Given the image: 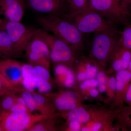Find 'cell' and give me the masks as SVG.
I'll use <instances>...</instances> for the list:
<instances>
[{
    "label": "cell",
    "mask_w": 131,
    "mask_h": 131,
    "mask_svg": "<svg viewBox=\"0 0 131 131\" xmlns=\"http://www.w3.org/2000/svg\"><path fill=\"white\" fill-rule=\"evenodd\" d=\"M35 37L42 39L48 46L52 62L63 64L69 67L74 63L77 52L63 40L47 31L40 30H37Z\"/></svg>",
    "instance_id": "cell-3"
},
{
    "label": "cell",
    "mask_w": 131,
    "mask_h": 131,
    "mask_svg": "<svg viewBox=\"0 0 131 131\" xmlns=\"http://www.w3.org/2000/svg\"><path fill=\"white\" fill-rule=\"evenodd\" d=\"M29 7L34 11L62 16L69 11L66 5L67 0H26Z\"/></svg>",
    "instance_id": "cell-11"
},
{
    "label": "cell",
    "mask_w": 131,
    "mask_h": 131,
    "mask_svg": "<svg viewBox=\"0 0 131 131\" xmlns=\"http://www.w3.org/2000/svg\"><path fill=\"white\" fill-rule=\"evenodd\" d=\"M108 96L114 100L116 91V81L115 77H112L108 80L107 84V90Z\"/></svg>",
    "instance_id": "cell-27"
},
{
    "label": "cell",
    "mask_w": 131,
    "mask_h": 131,
    "mask_svg": "<svg viewBox=\"0 0 131 131\" xmlns=\"http://www.w3.org/2000/svg\"><path fill=\"white\" fill-rule=\"evenodd\" d=\"M127 69H128L130 72H131V60L130 61V63H129V66H128V68Z\"/></svg>",
    "instance_id": "cell-41"
},
{
    "label": "cell",
    "mask_w": 131,
    "mask_h": 131,
    "mask_svg": "<svg viewBox=\"0 0 131 131\" xmlns=\"http://www.w3.org/2000/svg\"><path fill=\"white\" fill-rule=\"evenodd\" d=\"M99 92L101 93H103L106 91L107 84H99Z\"/></svg>",
    "instance_id": "cell-39"
},
{
    "label": "cell",
    "mask_w": 131,
    "mask_h": 131,
    "mask_svg": "<svg viewBox=\"0 0 131 131\" xmlns=\"http://www.w3.org/2000/svg\"><path fill=\"white\" fill-rule=\"evenodd\" d=\"M69 6V12L63 16L67 17L93 10L89 0H67Z\"/></svg>",
    "instance_id": "cell-19"
},
{
    "label": "cell",
    "mask_w": 131,
    "mask_h": 131,
    "mask_svg": "<svg viewBox=\"0 0 131 131\" xmlns=\"http://www.w3.org/2000/svg\"><path fill=\"white\" fill-rule=\"evenodd\" d=\"M76 77L77 80L80 82L84 81V80H86V73L84 70H80L76 76Z\"/></svg>",
    "instance_id": "cell-36"
},
{
    "label": "cell",
    "mask_w": 131,
    "mask_h": 131,
    "mask_svg": "<svg viewBox=\"0 0 131 131\" xmlns=\"http://www.w3.org/2000/svg\"><path fill=\"white\" fill-rule=\"evenodd\" d=\"M20 57L6 33L0 30V58L15 59Z\"/></svg>",
    "instance_id": "cell-16"
},
{
    "label": "cell",
    "mask_w": 131,
    "mask_h": 131,
    "mask_svg": "<svg viewBox=\"0 0 131 131\" xmlns=\"http://www.w3.org/2000/svg\"><path fill=\"white\" fill-rule=\"evenodd\" d=\"M25 12L24 0H1L0 14L11 21L21 22Z\"/></svg>",
    "instance_id": "cell-13"
},
{
    "label": "cell",
    "mask_w": 131,
    "mask_h": 131,
    "mask_svg": "<svg viewBox=\"0 0 131 131\" xmlns=\"http://www.w3.org/2000/svg\"><path fill=\"white\" fill-rule=\"evenodd\" d=\"M131 60V50L125 48L117 43L108 61L109 72L116 73L127 69Z\"/></svg>",
    "instance_id": "cell-12"
},
{
    "label": "cell",
    "mask_w": 131,
    "mask_h": 131,
    "mask_svg": "<svg viewBox=\"0 0 131 131\" xmlns=\"http://www.w3.org/2000/svg\"><path fill=\"white\" fill-rule=\"evenodd\" d=\"M9 112H32L27 105L18 103H15L12 107Z\"/></svg>",
    "instance_id": "cell-31"
},
{
    "label": "cell",
    "mask_w": 131,
    "mask_h": 131,
    "mask_svg": "<svg viewBox=\"0 0 131 131\" xmlns=\"http://www.w3.org/2000/svg\"><path fill=\"white\" fill-rule=\"evenodd\" d=\"M1 0H0V2H1Z\"/></svg>",
    "instance_id": "cell-42"
},
{
    "label": "cell",
    "mask_w": 131,
    "mask_h": 131,
    "mask_svg": "<svg viewBox=\"0 0 131 131\" xmlns=\"http://www.w3.org/2000/svg\"><path fill=\"white\" fill-rule=\"evenodd\" d=\"M96 79L99 84H107L108 78L104 72L102 71L98 72L96 75Z\"/></svg>",
    "instance_id": "cell-34"
},
{
    "label": "cell",
    "mask_w": 131,
    "mask_h": 131,
    "mask_svg": "<svg viewBox=\"0 0 131 131\" xmlns=\"http://www.w3.org/2000/svg\"><path fill=\"white\" fill-rule=\"evenodd\" d=\"M25 52L28 63L34 66H42L50 71V51L48 46L42 39L37 37L33 39Z\"/></svg>",
    "instance_id": "cell-8"
},
{
    "label": "cell",
    "mask_w": 131,
    "mask_h": 131,
    "mask_svg": "<svg viewBox=\"0 0 131 131\" xmlns=\"http://www.w3.org/2000/svg\"><path fill=\"white\" fill-rule=\"evenodd\" d=\"M34 68V66H33L29 63H22V72L24 79L35 77Z\"/></svg>",
    "instance_id": "cell-30"
},
{
    "label": "cell",
    "mask_w": 131,
    "mask_h": 131,
    "mask_svg": "<svg viewBox=\"0 0 131 131\" xmlns=\"http://www.w3.org/2000/svg\"><path fill=\"white\" fill-rule=\"evenodd\" d=\"M34 75L38 81L39 93L47 94L51 93L53 88V81L50 70L42 66H34Z\"/></svg>",
    "instance_id": "cell-15"
},
{
    "label": "cell",
    "mask_w": 131,
    "mask_h": 131,
    "mask_svg": "<svg viewBox=\"0 0 131 131\" xmlns=\"http://www.w3.org/2000/svg\"><path fill=\"white\" fill-rule=\"evenodd\" d=\"M123 30L120 31L118 43L125 48L131 50V24L125 25Z\"/></svg>",
    "instance_id": "cell-23"
},
{
    "label": "cell",
    "mask_w": 131,
    "mask_h": 131,
    "mask_svg": "<svg viewBox=\"0 0 131 131\" xmlns=\"http://www.w3.org/2000/svg\"><path fill=\"white\" fill-rule=\"evenodd\" d=\"M3 111L0 107V131H3L2 125V120Z\"/></svg>",
    "instance_id": "cell-40"
},
{
    "label": "cell",
    "mask_w": 131,
    "mask_h": 131,
    "mask_svg": "<svg viewBox=\"0 0 131 131\" xmlns=\"http://www.w3.org/2000/svg\"><path fill=\"white\" fill-rule=\"evenodd\" d=\"M121 4L124 11L130 17L131 16V0H120Z\"/></svg>",
    "instance_id": "cell-33"
},
{
    "label": "cell",
    "mask_w": 131,
    "mask_h": 131,
    "mask_svg": "<svg viewBox=\"0 0 131 131\" xmlns=\"http://www.w3.org/2000/svg\"><path fill=\"white\" fill-rule=\"evenodd\" d=\"M22 64L14 59L0 58V75L19 89L24 88Z\"/></svg>",
    "instance_id": "cell-10"
},
{
    "label": "cell",
    "mask_w": 131,
    "mask_h": 131,
    "mask_svg": "<svg viewBox=\"0 0 131 131\" xmlns=\"http://www.w3.org/2000/svg\"><path fill=\"white\" fill-rule=\"evenodd\" d=\"M63 18L74 24L84 34L106 31L117 27L94 10Z\"/></svg>",
    "instance_id": "cell-5"
},
{
    "label": "cell",
    "mask_w": 131,
    "mask_h": 131,
    "mask_svg": "<svg viewBox=\"0 0 131 131\" xmlns=\"http://www.w3.org/2000/svg\"><path fill=\"white\" fill-rule=\"evenodd\" d=\"M91 8L118 25L128 24L130 18L122 8L120 0H89Z\"/></svg>",
    "instance_id": "cell-7"
},
{
    "label": "cell",
    "mask_w": 131,
    "mask_h": 131,
    "mask_svg": "<svg viewBox=\"0 0 131 131\" xmlns=\"http://www.w3.org/2000/svg\"><path fill=\"white\" fill-rule=\"evenodd\" d=\"M125 102L131 108V82L127 91L125 98Z\"/></svg>",
    "instance_id": "cell-35"
},
{
    "label": "cell",
    "mask_w": 131,
    "mask_h": 131,
    "mask_svg": "<svg viewBox=\"0 0 131 131\" xmlns=\"http://www.w3.org/2000/svg\"><path fill=\"white\" fill-rule=\"evenodd\" d=\"M116 91L112 107L114 109L122 108L125 102L127 91L131 82V72L128 69L116 73Z\"/></svg>",
    "instance_id": "cell-14"
},
{
    "label": "cell",
    "mask_w": 131,
    "mask_h": 131,
    "mask_svg": "<svg viewBox=\"0 0 131 131\" xmlns=\"http://www.w3.org/2000/svg\"><path fill=\"white\" fill-rule=\"evenodd\" d=\"M19 94L31 112L37 111V106L33 96L32 91H29L24 88H21L20 89Z\"/></svg>",
    "instance_id": "cell-24"
},
{
    "label": "cell",
    "mask_w": 131,
    "mask_h": 131,
    "mask_svg": "<svg viewBox=\"0 0 131 131\" xmlns=\"http://www.w3.org/2000/svg\"><path fill=\"white\" fill-rule=\"evenodd\" d=\"M51 115L3 111V131H28L35 124Z\"/></svg>",
    "instance_id": "cell-6"
},
{
    "label": "cell",
    "mask_w": 131,
    "mask_h": 131,
    "mask_svg": "<svg viewBox=\"0 0 131 131\" xmlns=\"http://www.w3.org/2000/svg\"><path fill=\"white\" fill-rule=\"evenodd\" d=\"M34 98L37 106V111L40 114L50 115L56 113V110L50 99L44 94L32 91Z\"/></svg>",
    "instance_id": "cell-17"
},
{
    "label": "cell",
    "mask_w": 131,
    "mask_h": 131,
    "mask_svg": "<svg viewBox=\"0 0 131 131\" xmlns=\"http://www.w3.org/2000/svg\"><path fill=\"white\" fill-rule=\"evenodd\" d=\"M99 83L96 79L91 78L84 80L80 86V89L83 90H88L92 88H96L99 86Z\"/></svg>",
    "instance_id": "cell-28"
},
{
    "label": "cell",
    "mask_w": 131,
    "mask_h": 131,
    "mask_svg": "<svg viewBox=\"0 0 131 131\" xmlns=\"http://www.w3.org/2000/svg\"><path fill=\"white\" fill-rule=\"evenodd\" d=\"M14 92L20 93V89L14 86L0 75V97L6 94Z\"/></svg>",
    "instance_id": "cell-25"
},
{
    "label": "cell",
    "mask_w": 131,
    "mask_h": 131,
    "mask_svg": "<svg viewBox=\"0 0 131 131\" xmlns=\"http://www.w3.org/2000/svg\"><path fill=\"white\" fill-rule=\"evenodd\" d=\"M82 124L77 121H71L66 124L67 126L66 130L78 131L81 130Z\"/></svg>",
    "instance_id": "cell-32"
},
{
    "label": "cell",
    "mask_w": 131,
    "mask_h": 131,
    "mask_svg": "<svg viewBox=\"0 0 131 131\" xmlns=\"http://www.w3.org/2000/svg\"><path fill=\"white\" fill-rule=\"evenodd\" d=\"M19 93L12 92L0 97V107L3 112H9L11 108L17 102Z\"/></svg>",
    "instance_id": "cell-22"
},
{
    "label": "cell",
    "mask_w": 131,
    "mask_h": 131,
    "mask_svg": "<svg viewBox=\"0 0 131 131\" xmlns=\"http://www.w3.org/2000/svg\"><path fill=\"white\" fill-rule=\"evenodd\" d=\"M103 124L102 122H97L93 125L91 127L90 131H97L100 130L102 129Z\"/></svg>",
    "instance_id": "cell-37"
},
{
    "label": "cell",
    "mask_w": 131,
    "mask_h": 131,
    "mask_svg": "<svg viewBox=\"0 0 131 131\" xmlns=\"http://www.w3.org/2000/svg\"><path fill=\"white\" fill-rule=\"evenodd\" d=\"M98 67L96 66L92 65L89 63L86 64L84 71L86 80L95 78L98 72Z\"/></svg>",
    "instance_id": "cell-29"
},
{
    "label": "cell",
    "mask_w": 131,
    "mask_h": 131,
    "mask_svg": "<svg viewBox=\"0 0 131 131\" xmlns=\"http://www.w3.org/2000/svg\"><path fill=\"white\" fill-rule=\"evenodd\" d=\"M38 22L46 31L52 32L77 52L84 48V34L70 21L61 16L50 15L40 16Z\"/></svg>",
    "instance_id": "cell-1"
},
{
    "label": "cell",
    "mask_w": 131,
    "mask_h": 131,
    "mask_svg": "<svg viewBox=\"0 0 131 131\" xmlns=\"http://www.w3.org/2000/svg\"><path fill=\"white\" fill-rule=\"evenodd\" d=\"M90 95L92 98H95L98 96L99 91L96 88L91 89L89 90Z\"/></svg>",
    "instance_id": "cell-38"
},
{
    "label": "cell",
    "mask_w": 131,
    "mask_h": 131,
    "mask_svg": "<svg viewBox=\"0 0 131 131\" xmlns=\"http://www.w3.org/2000/svg\"><path fill=\"white\" fill-rule=\"evenodd\" d=\"M66 114V124L71 121H77L81 124H86L92 119L90 113L81 106L69 111Z\"/></svg>",
    "instance_id": "cell-18"
},
{
    "label": "cell",
    "mask_w": 131,
    "mask_h": 131,
    "mask_svg": "<svg viewBox=\"0 0 131 131\" xmlns=\"http://www.w3.org/2000/svg\"><path fill=\"white\" fill-rule=\"evenodd\" d=\"M54 77L57 83L61 86L71 88L74 86L75 84L76 75L70 67H69L64 73Z\"/></svg>",
    "instance_id": "cell-21"
},
{
    "label": "cell",
    "mask_w": 131,
    "mask_h": 131,
    "mask_svg": "<svg viewBox=\"0 0 131 131\" xmlns=\"http://www.w3.org/2000/svg\"><path fill=\"white\" fill-rule=\"evenodd\" d=\"M120 31L117 27L94 33L91 43V54L97 64L106 68L110 56L116 46Z\"/></svg>",
    "instance_id": "cell-2"
},
{
    "label": "cell",
    "mask_w": 131,
    "mask_h": 131,
    "mask_svg": "<svg viewBox=\"0 0 131 131\" xmlns=\"http://www.w3.org/2000/svg\"><path fill=\"white\" fill-rule=\"evenodd\" d=\"M0 30L6 33L21 56L28 43L35 37L38 30L27 27L21 22L9 21L0 15Z\"/></svg>",
    "instance_id": "cell-4"
},
{
    "label": "cell",
    "mask_w": 131,
    "mask_h": 131,
    "mask_svg": "<svg viewBox=\"0 0 131 131\" xmlns=\"http://www.w3.org/2000/svg\"><path fill=\"white\" fill-rule=\"evenodd\" d=\"M44 94L50 99L56 110L63 114L81 106V96L75 91L61 90Z\"/></svg>",
    "instance_id": "cell-9"
},
{
    "label": "cell",
    "mask_w": 131,
    "mask_h": 131,
    "mask_svg": "<svg viewBox=\"0 0 131 131\" xmlns=\"http://www.w3.org/2000/svg\"><path fill=\"white\" fill-rule=\"evenodd\" d=\"M131 114V110L128 108H124L118 115L122 127L125 129L129 128L131 130V119L129 117Z\"/></svg>",
    "instance_id": "cell-26"
},
{
    "label": "cell",
    "mask_w": 131,
    "mask_h": 131,
    "mask_svg": "<svg viewBox=\"0 0 131 131\" xmlns=\"http://www.w3.org/2000/svg\"><path fill=\"white\" fill-rule=\"evenodd\" d=\"M58 114H54L51 116L42 120L33 126L28 131H55L58 130L57 127V120Z\"/></svg>",
    "instance_id": "cell-20"
}]
</instances>
